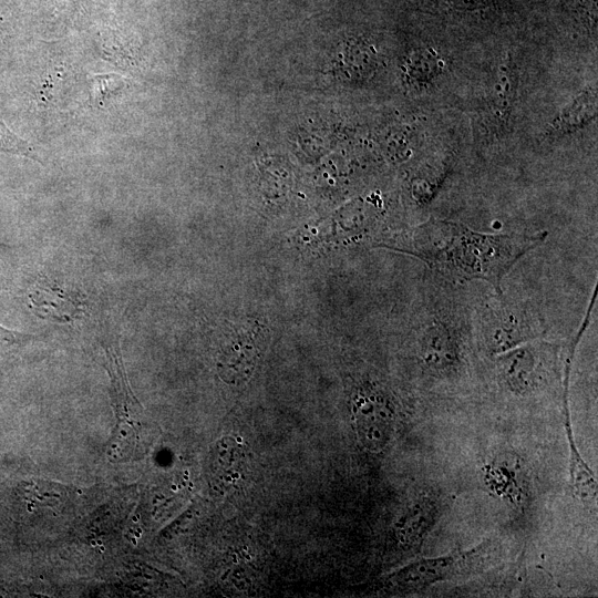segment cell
Wrapping results in <instances>:
<instances>
[{
  "instance_id": "obj_14",
  "label": "cell",
  "mask_w": 598,
  "mask_h": 598,
  "mask_svg": "<svg viewBox=\"0 0 598 598\" xmlns=\"http://www.w3.org/2000/svg\"><path fill=\"white\" fill-rule=\"evenodd\" d=\"M32 307L41 318L66 322L83 311L82 302L74 293L48 281L39 282L30 295Z\"/></svg>"
},
{
  "instance_id": "obj_12",
  "label": "cell",
  "mask_w": 598,
  "mask_h": 598,
  "mask_svg": "<svg viewBox=\"0 0 598 598\" xmlns=\"http://www.w3.org/2000/svg\"><path fill=\"white\" fill-rule=\"evenodd\" d=\"M573 355L566 360L565 367V378H564V416H565V429L566 436L568 440L569 447V474H570V485L574 495L584 503H595L597 498V481L596 477L587 465V463L581 457L577 445L574 440V432L570 420V412L568 405V385H569V375H570V365H571Z\"/></svg>"
},
{
  "instance_id": "obj_2",
  "label": "cell",
  "mask_w": 598,
  "mask_h": 598,
  "mask_svg": "<svg viewBox=\"0 0 598 598\" xmlns=\"http://www.w3.org/2000/svg\"><path fill=\"white\" fill-rule=\"evenodd\" d=\"M499 551L498 542L489 538L471 548L416 559L391 574L386 586L398 592H415L440 582L473 576L496 563Z\"/></svg>"
},
{
  "instance_id": "obj_8",
  "label": "cell",
  "mask_w": 598,
  "mask_h": 598,
  "mask_svg": "<svg viewBox=\"0 0 598 598\" xmlns=\"http://www.w3.org/2000/svg\"><path fill=\"white\" fill-rule=\"evenodd\" d=\"M518 90V68L506 53L494 68L478 107L480 126L491 137L505 134L515 110Z\"/></svg>"
},
{
  "instance_id": "obj_7",
  "label": "cell",
  "mask_w": 598,
  "mask_h": 598,
  "mask_svg": "<svg viewBox=\"0 0 598 598\" xmlns=\"http://www.w3.org/2000/svg\"><path fill=\"white\" fill-rule=\"evenodd\" d=\"M463 339L455 323L441 313L425 317L416 337L417 359L426 372L447 377L463 363Z\"/></svg>"
},
{
  "instance_id": "obj_15",
  "label": "cell",
  "mask_w": 598,
  "mask_h": 598,
  "mask_svg": "<svg viewBox=\"0 0 598 598\" xmlns=\"http://www.w3.org/2000/svg\"><path fill=\"white\" fill-rule=\"evenodd\" d=\"M446 68V59L436 48L423 45L413 48L406 54L403 75L410 87L426 90L445 73Z\"/></svg>"
},
{
  "instance_id": "obj_19",
  "label": "cell",
  "mask_w": 598,
  "mask_h": 598,
  "mask_svg": "<svg viewBox=\"0 0 598 598\" xmlns=\"http://www.w3.org/2000/svg\"><path fill=\"white\" fill-rule=\"evenodd\" d=\"M18 333L0 327V346L12 344L17 341Z\"/></svg>"
},
{
  "instance_id": "obj_9",
  "label": "cell",
  "mask_w": 598,
  "mask_h": 598,
  "mask_svg": "<svg viewBox=\"0 0 598 598\" xmlns=\"http://www.w3.org/2000/svg\"><path fill=\"white\" fill-rule=\"evenodd\" d=\"M482 478L497 498L513 506H522L529 492V478L524 460L514 452L502 451L484 462Z\"/></svg>"
},
{
  "instance_id": "obj_1",
  "label": "cell",
  "mask_w": 598,
  "mask_h": 598,
  "mask_svg": "<svg viewBox=\"0 0 598 598\" xmlns=\"http://www.w3.org/2000/svg\"><path fill=\"white\" fill-rule=\"evenodd\" d=\"M546 237V231L480 233L462 223L431 218L402 234L392 247L452 281L483 280L502 295L504 277Z\"/></svg>"
},
{
  "instance_id": "obj_5",
  "label": "cell",
  "mask_w": 598,
  "mask_h": 598,
  "mask_svg": "<svg viewBox=\"0 0 598 598\" xmlns=\"http://www.w3.org/2000/svg\"><path fill=\"white\" fill-rule=\"evenodd\" d=\"M554 347L528 342L495 357L501 384L516 396H528L549 381L554 363Z\"/></svg>"
},
{
  "instance_id": "obj_16",
  "label": "cell",
  "mask_w": 598,
  "mask_h": 598,
  "mask_svg": "<svg viewBox=\"0 0 598 598\" xmlns=\"http://www.w3.org/2000/svg\"><path fill=\"white\" fill-rule=\"evenodd\" d=\"M247 453L236 440L225 437L214 451L213 470L223 486L237 485L245 476Z\"/></svg>"
},
{
  "instance_id": "obj_4",
  "label": "cell",
  "mask_w": 598,
  "mask_h": 598,
  "mask_svg": "<svg viewBox=\"0 0 598 598\" xmlns=\"http://www.w3.org/2000/svg\"><path fill=\"white\" fill-rule=\"evenodd\" d=\"M104 367L112 384L113 406L116 427L107 445V456L112 462L140 458L142 452L141 405L128 383L118 346L105 347Z\"/></svg>"
},
{
  "instance_id": "obj_10",
  "label": "cell",
  "mask_w": 598,
  "mask_h": 598,
  "mask_svg": "<svg viewBox=\"0 0 598 598\" xmlns=\"http://www.w3.org/2000/svg\"><path fill=\"white\" fill-rule=\"evenodd\" d=\"M444 509L442 497L423 492L412 499L394 525V537L405 549L420 548L440 520Z\"/></svg>"
},
{
  "instance_id": "obj_13",
  "label": "cell",
  "mask_w": 598,
  "mask_h": 598,
  "mask_svg": "<svg viewBox=\"0 0 598 598\" xmlns=\"http://www.w3.org/2000/svg\"><path fill=\"white\" fill-rule=\"evenodd\" d=\"M236 336L221 351L218 369L221 377L239 383L251 374L262 351L264 337L256 332Z\"/></svg>"
},
{
  "instance_id": "obj_3",
  "label": "cell",
  "mask_w": 598,
  "mask_h": 598,
  "mask_svg": "<svg viewBox=\"0 0 598 598\" xmlns=\"http://www.w3.org/2000/svg\"><path fill=\"white\" fill-rule=\"evenodd\" d=\"M544 330L543 320L532 307L503 298L485 303L477 320L481 347L494 357L538 340Z\"/></svg>"
},
{
  "instance_id": "obj_17",
  "label": "cell",
  "mask_w": 598,
  "mask_h": 598,
  "mask_svg": "<svg viewBox=\"0 0 598 598\" xmlns=\"http://www.w3.org/2000/svg\"><path fill=\"white\" fill-rule=\"evenodd\" d=\"M0 150L32 156V148L0 122Z\"/></svg>"
},
{
  "instance_id": "obj_18",
  "label": "cell",
  "mask_w": 598,
  "mask_h": 598,
  "mask_svg": "<svg viewBox=\"0 0 598 598\" xmlns=\"http://www.w3.org/2000/svg\"><path fill=\"white\" fill-rule=\"evenodd\" d=\"M451 8L456 10H477L493 3L495 0H444Z\"/></svg>"
},
{
  "instance_id": "obj_11",
  "label": "cell",
  "mask_w": 598,
  "mask_h": 598,
  "mask_svg": "<svg viewBox=\"0 0 598 598\" xmlns=\"http://www.w3.org/2000/svg\"><path fill=\"white\" fill-rule=\"evenodd\" d=\"M597 113V87L589 84L555 113L547 123L543 136L545 140H558L573 134L592 123Z\"/></svg>"
},
{
  "instance_id": "obj_6",
  "label": "cell",
  "mask_w": 598,
  "mask_h": 598,
  "mask_svg": "<svg viewBox=\"0 0 598 598\" xmlns=\"http://www.w3.org/2000/svg\"><path fill=\"white\" fill-rule=\"evenodd\" d=\"M351 412L359 444L372 453L383 451L396 423V409L391 395L377 385L361 386L353 395Z\"/></svg>"
}]
</instances>
